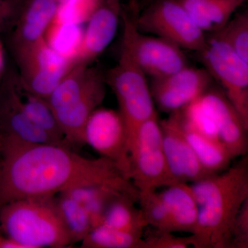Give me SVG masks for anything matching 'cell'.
<instances>
[{
    "instance_id": "cell-14",
    "label": "cell",
    "mask_w": 248,
    "mask_h": 248,
    "mask_svg": "<svg viewBox=\"0 0 248 248\" xmlns=\"http://www.w3.org/2000/svg\"><path fill=\"white\" fill-rule=\"evenodd\" d=\"M160 125L166 162L174 182L190 184L211 175L186 141L173 112Z\"/></svg>"
},
{
    "instance_id": "cell-7",
    "label": "cell",
    "mask_w": 248,
    "mask_h": 248,
    "mask_svg": "<svg viewBox=\"0 0 248 248\" xmlns=\"http://www.w3.org/2000/svg\"><path fill=\"white\" fill-rule=\"evenodd\" d=\"M136 16L139 31L155 34L182 48L200 52L206 44L205 32L178 0H153Z\"/></svg>"
},
{
    "instance_id": "cell-12",
    "label": "cell",
    "mask_w": 248,
    "mask_h": 248,
    "mask_svg": "<svg viewBox=\"0 0 248 248\" xmlns=\"http://www.w3.org/2000/svg\"><path fill=\"white\" fill-rule=\"evenodd\" d=\"M31 144L60 145L27 118L21 107L16 78H13L0 89V147Z\"/></svg>"
},
{
    "instance_id": "cell-22",
    "label": "cell",
    "mask_w": 248,
    "mask_h": 248,
    "mask_svg": "<svg viewBox=\"0 0 248 248\" xmlns=\"http://www.w3.org/2000/svg\"><path fill=\"white\" fill-rule=\"evenodd\" d=\"M138 203L130 196L120 195L115 197L108 205L102 224L143 236L148 226Z\"/></svg>"
},
{
    "instance_id": "cell-29",
    "label": "cell",
    "mask_w": 248,
    "mask_h": 248,
    "mask_svg": "<svg viewBox=\"0 0 248 248\" xmlns=\"http://www.w3.org/2000/svg\"><path fill=\"white\" fill-rule=\"evenodd\" d=\"M100 0H58V8L53 20L83 25L97 9Z\"/></svg>"
},
{
    "instance_id": "cell-6",
    "label": "cell",
    "mask_w": 248,
    "mask_h": 248,
    "mask_svg": "<svg viewBox=\"0 0 248 248\" xmlns=\"http://www.w3.org/2000/svg\"><path fill=\"white\" fill-rule=\"evenodd\" d=\"M130 179L140 193L176 184L170 172L157 114L142 124L130 150Z\"/></svg>"
},
{
    "instance_id": "cell-18",
    "label": "cell",
    "mask_w": 248,
    "mask_h": 248,
    "mask_svg": "<svg viewBox=\"0 0 248 248\" xmlns=\"http://www.w3.org/2000/svg\"><path fill=\"white\" fill-rule=\"evenodd\" d=\"M159 193L167 209L172 232L192 234L198 222L199 210L190 184L176 183Z\"/></svg>"
},
{
    "instance_id": "cell-8",
    "label": "cell",
    "mask_w": 248,
    "mask_h": 248,
    "mask_svg": "<svg viewBox=\"0 0 248 248\" xmlns=\"http://www.w3.org/2000/svg\"><path fill=\"white\" fill-rule=\"evenodd\" d=\"M199 53L207 71L223 86L228 100L248 127V62L218 32L207 38Z\"/></svg>"
},
{
    "instance_id": "cell-30",
    "label": "cell",
    "mask_w": 248,
    "mask_h": 248,
    "mask_svg": "<svg viewBox=\"0 0 248 248\" xmlns=\"http://www.w3.org/2000/svg\"><path fill=\"white\" fill-rule=\"evenodd\" d=\"M200 97L181 110L183 117L197 131L214 140H219L213 117L202 104Z\"/></svg>"
},
{
    "instance_id": "cell-24",
    "label": "cell",
    "mask_w": 248,
    "mask_h": 248,
    "mask_svg": "<svg viewBox=\"0 0 248 248\" xmlns=\"http://www.w3.org/2000/svg\"><path fill=\"white\" fill-rule=\"evenodd\" d=\"M63 192L78 201L86 209L93 228L102 224L104 213L111 201L117 196L126 195L115 187L103 185L80 186Z\"/></svg>"
},
{
    "instance_id": "cell-21",
    "label": "cell",
    "mask_w": 248,
    "mask_h": 248,
    "mask_svg": "<svg viewBox=\"0 0 248 248\" xmlns=\"http://www.w3.org/2000/svg\"><path fill=\"white\" fill-rule=\"evenodd\" d=\"M21 107L29 121L36 127L54 139L61 146H71L64 135L48 100L24 91L16 79Z\"/></svg>"
},
{
    "instance_id": "cell-4",
    "label": "cell",
    "mask_w": 248,
    "mask_h": 248,
    "mask_svg": "<svg viewBox=\"0 0 248 248\" xmlns=\"http://www.w3.org/2000/svg\"><path fill=\"white\" fill-rule=\"evenodd\" d=\"M0 228L22 248H63L73 245L55 196L11 201L0 206Z\"/></svg>"
},
{
    "instance_id": "cell-35",
    "label": "cell",
    "mask_w": 248,
    "mask_h": 248,
    "mask_svg": "<svg viewBox=\"0 0 248 248\" xmlns=\"http://www.w3.org/2000/svg\"><path fill=\"white\" fill-rule=\"evenodd\" d=\"M4 48H3L2 44H1V40H0V76H1V73H2L3 68H4Z\"/></svg>"
},
{
    "instance_id": "cell-23",
    "label": "cell",
    "mask_w": 248,
    "mask_h": 248,
    "mask_svg": "<svg viewBox=\"0 0 248 248\" xmlns=\"http://www.w3.org/2000/svg\"><path fill=\"white\" fill-rule=\"evenodd\" d=\"M84 31L82 25L53 20L46 31L44 40L55 53L75 65Z\"/></svg>"
},
{
    "instance_id": "cell-32",
    "label": "cell",
    "mask_w": 248,
    "mask_h": 248,
    "mask_svg": "<svg viewBox=\"0 0 248 248\" xmlns=\"http://www.w3.org/2000/svg\"><path fill=\"white\" fill-rule=\"evenodd\" d=\"M248 248V200L235 217L230 234L229 248Z\"/></svg>"
},
{
    "instance_id": "cell-36",
    "label": "cell",
    "mask_w": 248,
    "mask_h": 248,
    "mask_svg": "<svg viewBox=\"0 0 248 248\" xmlns=\"http://www.w3.org/2000/svg\"><path fill=\"white\" fill-rule=\"evenodd\" d=\"M3 167V155L1 152V148H0V186H1V174H2Z\"/></svg>"
},
{
    "instance_id": "cell-5",
    "label": "cell",
    "mask_w": 248,
    "mask_h": 248,
    "mask_svg": "<svg viewBox=\"0 0 248 248\" xmlns=\"http://www.w3.org/2000/svg\"><path fill=\"white\" fill-rule=\"evenodd\" d=\"M146 76L130 48L122 43L118 63L109 72L106 81L117 97L128 134L129 151L142 124L157 114Z\"/></svg>"
},
{
    "instance_id": "cell-2",
    "label": "cell",
    "mask_w": 248,
    "mask_h": 248,
    "mask_svg": "<svg viewBox=\"0 0 248 248\" xmlns=\"http://www.w3.org/2000/svg\"><path fill=\"white\" fill-rule=\"evenodd\" d=\"M198 205V222L190 234L192 247L229 248L235 217L248 200V159L190 184Z\"/></svg>"
},
{
    "instance_id": "cell-27",
    "label": "cell",
    "mask_w": 248,
    "mask_h": 248,
    "mask_svg": "<svg viewBox=\"0 0 248 248\" xmlns=\"http://www.w3.org/2000/svg\"><path fill=\"white\" fill-rule=\"evenodd\" d=\"M218 34L243 60L248 62V11L235 15Z\"/></svg>"
},
{
    "instance_id": "cell-13",
    "label": "cell",
    "mask_w": 248,
    "mask_h": 248,
    "mask_svg": "<svg viewBox=\"0 0 248 248\" xmlns=\"http://www.w3.org/2000/svg\"><path fill=\"white\" fill-rule=\"evenodd\" d=\"M212 77L206 69L188 66L163 78H155L152 97L160 110L172 113L187 107L210 87Z\"/></svg>"
},
{
    "instance_id": "cell-37",
    "label": "cell",
    "mask_w": 248,
    "mask_h": 248,
    "mask_svg": "<svg viewBox=\"0 0 248 248\" xmlns=\"http://www.w3.org/2000/svg\"><path fill=\"white\" fill-rule=\"evenodd\" d=\"M153 0H144V1H143V4H149V3H151V1H153Z\"/></svg>"
},
{
    "instance_id": "cell-10",
    "label": "cell",
    "mask_w": 248,
    "mask_h": 248,
    "mask_svg": "<svg viewBox=\"0 0 248 248\" xmlns=\"http://www.w3.org/2000/svg\"><path fill=\"white\" fill-rule=\"evenodd\" d=\"M16 55L20 69L17 79L20 87L46 99L74 66L52 50L44 38L18 50Z\"/></svg>"
},
{
    "instance_id": "cell-20",
    "label": "cell",
    "mask_w": 248,
    "mask_h": 248,
    "mask_svg": "<svg viewBox=\"0 0 248 248\" xmlns=\"http://www.w3.org/2000/svg\"><path fill=\"white\" fill-rule=\"evenodd\" d=\"M201 30L218 32L247 0H178Z\"/></svg>"
},
{
    "instance_id": "cell-1",
    "label": "cell",
    "mask_w": 248,
    "mask_h": 248,
    "mask_svg": "<svg viewBox=\"0 0 248 248\" xmlns=\"http://www.w3.org/2000/svg\"><path fill=\"white\" fill-rule=\"evenodd\" d=\"M1 152L0 206L19 199L56 196L84 185L110 186L138 202L140 192L133 183L107 158L89 159L56 144L5 148Z\"/></svg>"
},
{
    "instance_id": "cell-11",
    "label": "cell",
    "mask_w": 248,
    "mask_h": 248,
    "mask_svg": "<svg viewBox=\"0 0 248 248\" xmlns=\"http://www.w3.org/2000/svg\"><path fill=\"white\" fill-rule=\"evenodd\" d=\"M84 139L86 144L101 156L113 161L130 179L128 134L119 111L105 108L96 109L85 125Z\"/></svg>"
},
{
    "instance_id": "cell-17",
    "label": "cell",
    "mask_w": 248,
    "mask_h": 248,
    "mask_svg": "<svg viewBox=\"0 0 248 248\" xmlns=\"http://www.w3.org/2000/svg\"><path fill=\"white\" fill-rule=\"evenodd\" d=\"M58 0H32L15 24L14 45L16 52L44 38L58 8Z\"/></svg>"
},
{
    "instance_id": "cell-19",
    "label": "cell",
    "mask_w": 248,
    "mask_h": 248,
    "mask_svg": "<svg viewBox=\"0 0 248 248\" xmlns=\"http://www.w3.org/2000/svg\"><path fill=\"white\" fill-rule=\"evenodd\" d=\"M173 113L183 135L204 169L214 174L223 172L231 166L234 159L219 140L209 138L192 128L184 120L181 110Z\"/></svg>"
},
{
    "instance_id": "cell-15",
    "label": "cell",
    "mask_w": 248,
    "mask_h": 248,
    "mask_svg": "<svg viewBox=\"0 0 248 248\" xmlns=\"http://www.w3.org/2000/svg\"><path fill=\"white\" fill-rule=\"evenodd\" d=\"M200 99L213 117L218 139L233 159L246 155L248 127L225 93L209 89Z\"/></svg>"
},
{
    "instance_id": "cell-25",
    "label": "cell",
    "mask_w": 248,
    "mask_h": 248,
    "mask_svg": "<svg viewBox=\"0 0 248 248\" xmlns=\"http://www.w3.org/2000/svg\"><path fill=\"white\" fill-rule=\"evenodd\" d=\"M57 196V208L72 244L81 242L93 228L89 214L78 201L66 193L61 192Z\"/></svg>"
},
{
    "instance_id": "cell-16",
    "label": "cell",
    "mask_w": 248,
    "mask_h": 248,
    "mask_svg": "<svg viewBox=\"0 0 248 248\" xmlns=\"http://www.w3.org/2000/svg\"><path fill=\"white\" fill-rule=\"evenodd\" d=\"M120 14L118 0H100L86 22L76 64H89L107 48L115 37Z\"/></svg>"
},
{
    "instance_id": "cell-9",
    "label": "cell",
    "mask_w": 248,
    "mask_h": 248,
    "mask_svg": "<svg viewBox=\"0 0 248 248\" xmlns=\"http://www.w3.org/2000/svg\"><path fill=\"white\" fill-rule=\"evenodd\" d=\"M133 1V15L122 13V43L130 48L143 73L155 79L173 74L188 66L182 48L161 37L141 33L136 23L137 14L140 8L136 0Z\"/></svg>"
},
{
    "instance_id": "cell-26",
    "label": "cell",
    "mask_w": 248,
    "mask_h": 248,
    "mask_svg": "<svg viewBox=\"0 0 248 248\" xmlns=\"http://www.w3.org/2000/svg\"><path fill=\"white\" fill-rule=\"evenodd\" d=\"M84 248H146L143 236L100 224L81 242Z\"/></svg>"
},
{
    "instance_id": "cell-28",
    "label": "cell",
    "mask_w": 248,
    "mask_h": 248,
    "mask_svg": "<svg viewBox=\"0 0 248 248\" xmlns=\"http://www.w3.org/2000/svg\"><path fill=\"white\" fill-rule=\"evenodd\" d=\"M138 203L148 226L172 232L169 213L159 192L140 193Z\"/></svg>"
},
{
    "instance_id": "cell-33",
    "label": "cell",
    "mask_w": 248,
    "mask_h": 248,
    "mask_svg": "<svg viewBox=\"0 0 248 248\" xmlns=\"http://www.w3.org/2000/svg\"><path fill=\"white\" fill-rule=\"evenodd\" d=\"M20 13L17 0H0V31L14 27Z\"/></svg>"
},
{
    "instance_id": "cell-3",
    "label": "cell",
    "mask_w": 248,
    "mask_h": 248,
    "mask_svg": "<svg viewBox=\"0 0 248 248\" xmlns=\"http://www.w3.org/2000/svg\"><path fill=\"white\" fill-rule=\"evenodd\" d=\"M106 78L90 63L72 67L47 99L71 147L86 144L84 128L106 96Z\"/></svg>"
},
{
    "instance_id": "cell-34",
    "label": "cell",
    "mask_w": 248,
    "mask_h": 248,
    "mask_svg": "<svg viewBox=\"0 0 248 248\" xmlns=\"http://www.w3.org/2000/svg\"><path fill=\"white\" fill-rule=\"evenodd\" d=\"M0 248H22L16 241L9 239L4 234H0Z\"/></svg>"
},
{
    "instance_id": "cell-31",
    "label": "cell",
    "mask_w": 248,
    "mask_h": 248,
    "mask_svg": "<svg viewBox=\"0 0 248 248\" xmlns=\"http://www.w3.org/2000/svg\"><path fill=\"white\" fill-rule=\"evenodd\" d=\"M171 232L148 226L143 234L146 248H187L192 247L190 236H179Z\"/></svg>"
}]
</instances>
